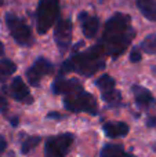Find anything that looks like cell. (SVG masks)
<instances>
[{
  "instance_id": "obj_1",
  "label": "cell",
  "mask_w": 156,
  "mask_h": 157,
  "mask_svg": "<svg viewBox=\"0 0 156 157\" xmlns=\"http://www.w3.org/2000/svg\"><path fill=\"white\" fill-rule=\"evenodd\" d=\"M134 37L135 29L131 25V17L129 14L115 13L105 22L102 36L96 46L105 57L118 59L131 46Z\"/></svg>"
},
{
  "instance_id": "obj_2",
  "label": "cell",
  "mask_w": 156,
  "mask_h": 157,
  "mask_svg": "<svg viewBox=\"0 0 156 157\" xmlns=\"http://www.w3.org/2000/svg\"><path fill=\"white\" fill-rule=\"evenodd\" d=\"M53 94L62 95L64 108L71 113H87L98 116V103L91 92L86 91L77 78H66L64 75H57L51 84Z\"/></svg>"
},
{
  "instance_id": "obj_3",
  "label": "cell",
  "mask_w": 156,
  "mask_h": 157,
  "mask_svg": "<svg viewBox=\"0 0 156 157\" xmlns=\"http://www.w3.org/2000/svg\"><path fill=\"white\" fill-rule=\"evenodd\" d=\"M105 58L107 57L101 52V50L94 44L86 51L72 52L71 57L61 63L58 73L64 76L68 73H79L80 76L91 77L105 69Z\"/></svg>"
},
{
  "instance_id": "obj_4",
  "label": "cell",
  "mask_w": 156,
  "mask_h": 157,
  "mask_svg": "<svg viewBox=\"0 0 156 157\" xmlns=\"http://www.w3.org/2000/svg\"><path fill=\"white\" fill-rule=\"evenodd\" d=\"M35 17L37 33L46 35L60 18V0H39Z\"/></svg>"
},
{
  "instance_id": "obj_5",
  "label": "cell",
  "mask_w": 156,
  "mask_h": 157,
  "mask_svg": "<svg viewBox=\"0 0 156 157\" xmlns=\"http://www.w3.org/2000/svg\"><path fill=\"white\" fill-rule=\"evenodd\" d=\"M7 29L10 32L11 37L14 39L18 46L21 47H32L35 43L33 39V33L30 26L25 22V19H22L21 17H18L14 13H7L4 17Z\"/></svg>"
},
{
  "instance_id": "obj_6",
  "label": "cell",
  "mask_w": 156,
  "mask_h": 157,
  "mask_svg": "<svg viewBox=\"0 0 156 157\" xmlns=\"http://www.w3.org/2000/svg\"><path fill=\"white\" fill-rule=\"evenodd\" d=\"M75 142L72 132H62L47 136L44 142V157H66Z\"/></svg>"
},
{
  "instance_id": "obj_7",
  "label": "cell",
  "mask_w": 156,
  "mask_h": 157,
  "mask_svg": "<svg viewBox=\"0 0 156 157\" xmlns=\"http://www.w3.org/2000/svg\"><path fill=\"white\" fill-rule=\"evenodd\" d=\"M97 88L101 92V98L108 106L111 108H119L123 103V98L118 88H116V81L112 76L108 73L101 75L96 80Z\"/></svg>"
},
{
  "instance_id": "obj_8",
  "label": "cell",
  "mask_w": 156,
  "mask_h": 157,
  "mask_svg": "<svg viewBox=\"0 0 156 157\" xmlns=\"http://www.w3.org/2000/svg\"><path fill=\"white\" fill-rule=\"evenodd\" d=\"M72 37H73V24L71 18H58L54 28V40L60 54H66L71 48Z\"/></svg>"
},
{
  "instance_id": "obj_9",
  "label": "cell",
  "mask_w": 156,
  "mask_h": 157,
  "mask_svg": "<svg viewBox=\"0 0 156 157\" xmlns=\"http://www.w3.org/2000/svg\"><path fill=\"white\" fill-rule=\"evenodd\" d=\"M55 65L50 59L44 57H37L35 62L28 68L26 71V80L32 87H39L40 81L46 76L53 75L55 72Z\"/></svg>"
},
{
  "instance_id": "obj_10",
  "label": "cell",
  "mask_w": 156,
  "mask_h": 157,
  "mask_svg": "<svg viewBox=\"0 0 156 157\" xmlns=\"http://www.w3.org/2000/svg\"><path fill=\"white\" fill-rule=\"evenodd\" d=\"M7 95L17 102L24 103V105H32L33 103V97L29 91V87L24 81V78L19 76L11 78L7 87Z\"/></svg>"
},
{
  "instance_id": "obj_11",
  "label": "cell",
  "mask_w": 156,
  "mask_h": 157,
  "mask_svg": "<svg viewBox=\"0 0 156 157\" xmlns=\"http://www.w3.org/2000/svg\"><path fill=\"white\" fill-rule=\"evenodd\" d=\"M77 19L80 22V28H82V32L86 39H94L98 35L101 21L97 15H93L87 11H82L77 15Z\"/></svg>"
},
{
  "instance_id": "obj_12",
  "label": "cell",
  "mask_w": 156,
  "mask_h": 157,
  "mask_svg": "<svg viewBox=\"0 0 156 157\" xmlns=\"http://www.w3.org/2000/svg\"><path fill=\"white\" fill-rule=\"evenodd\" d=\"M131 92L137 108L142 109V110H148V109L156 106V98L146 87L141 86V84H133Z\"/></svg>"
},
{
  "instance_id": "obj_13",
  "label": "cell",
  "mask_w": 156,
  "mask_h": 157,
  "mask_svg": "<svg viewBox=\"0 0 156 157\" xmlns=\"http://www.w3.org/2000/svg\"><path fill=\"white\" fill-rule=\"evenodd\" d=\"M102 131L108 138H124V136L129 135L130 132V127L127 123L124 121H115V120H111V121H105L102 123Z\"/></svg>"
},
{
  "instance_id": "obj_14",
  "label": "cell",
  "mask_w": 156,
  "mask_h": 157,
  "mask_svg": "<svg viewBox=\"0 0 156 157\" xmlns=\"http://www.w3.org/2000/svg\"><path fill=\"white\" fill-rule=\"evenodd\" d=\"M99 157H137L133 153L127 152L120 144H105L102 146Z\"/></svg>"
},
{
  "instance_id": "obj_15",
  "label": "cell",
  "mask_w": 156,
  "mask_h": 157,
  "mask_svg": "<svg viewBox=\"0 0 156 157\" xmlns=\"http://www.w3.org/2000/svg\"><path fill=\"white\" fill-rule=\"evenodd\" d=\"M140 13L148 21L156 22V0H135Z\"/></svg>"
},
{
  "instance_id": "obj_16",
  "label": "cell",
  "mask_w": 156,
  "mask_h": 157,
  "mask_svg": "<svg viewBox=\"0 0 156 157\" xmlns=\"http://www.w3.org/2000/svg\"><path fill=\"white\" fill-rule=\"evenodd\" d=\"M17 72V65L8 58L0 59V84H3L7 78H10Z\"/></svg>"
},
{
  "instance_id": "obj_17",
  "label": "cell",
  "mask_w": 156,
  "mask_h": 157,
  "mask_svg": "<svg viewBox=\"0 0 156 157\" xmlns=\"http://www.w3.org/2000/svg\"><path fill=\"white\" fill-rule=\"evenodd\" d=\"M138 47H140V50L142 51V54L156 55V32L146 36L140 43Z\"/></svg>"
},
{
  "instance_id": "obj_18",
  "label": "cell",
  "mask_w": 156,
  "mask_h": 157,
  "mask_svg": "<svg viewBox=\"0 0 156 157\" xmlns=\"http://www.w3.org/2000/svg\"><path fill=\"white\" fill-rule=\"evenodd\" d=\"M41 142V136L40 135H29L22 141L21 144V153L22 155H29L36 146Z\"/></svg>"
},
{
  "instance_id": "obj_19",
  "label": "cell",
  "mask_w": 156,
  "mask_h": 157,
  "mask_svg": "<svg viewBox=\"0 0 156 157\" xmlns=\"http://www.w3.org/2000/svg\"><path fill=\"white\" fill-rule=\"evenodd\" d=\"M8 99H7V87H4V83L0 84V113L8 116Z\"/></svg>"
},
{
  "instance_id": "obj_20",
  "label": "cell",
  "mask_w": 156,
  "mask_h": 157,
  "mask_svg": "<svg viewBox=\"0 0 156 157\" xmlns=\"http://www.w3.org/2000/svg\"><path fill=\"white\" fill-rule=\"evenodd\" d=\"M141 59H142V51L140 50V47L138 46L133 47L130 50V61L133 63H138V62H141Z\"/></svg>"
},
{
  "instance_id": "obj_21",
  "label": "cell",
  "mask_w": 156,
  "mask_h": 157,
  "mask_svg": "<svg viewBox=\"0 0 156 157\" xmlns=\"http://www.w3.org/2000/svg\"><path fill=\"white\" fill-rule=\"evenodd\" d=\"M46 117L47 119H51V120H64V119H66V116H64V114H61V113H57V112H49Z\"/></svg>"
},
{
  "instance_id": "obj_22",
  "label": "cell",
  "mask_w": 156,
  "mask_h": 157,
  "mask_svg": "<svg viewBox=\"0 0 156 157\" xmlns=\"http://www.w3.org/2000/svg\"><path fill=\"white\" fill-rule=\"evenodd\" d=\"M145 124H146L148 128H155L156 127V116L155 114H149V116L146 117Z\"/></svg>"
},
{
  "instance_id": "obj_23",
  "label": "cell",
  "mask_w": 156,
  "mask_h": 157,
  "mask_svg": "<svg viewBox=\"0 0 156 157\" xmlns=\"http://www.w3.org/2000/svg\"><path fill=\"white\" fill-rule=\"evenodd\" d=\"M7 149V141H6L4 136L0 135V156L3 155V152Z\"/></svg>"
},
{
  "instance_id": "obj_24",
  "label": "cell",
  "mask_w": 156,
  "mask_h": 157,
  "mask_svg": "<svg viewBox=\"0 0 156 157\" xmlns=\"http://www.w3.org/2000/svg\"><path fill=\"white\" fill-rule=\"evenodd\" d=\"M8 121H10V124L13 125V127H17V125L19 124V117L18 116H7Z\"/></svg>"
},
{
  "instance_id": "obj_25",
  "label": "cell",
  "mask_w": 156,
  "mask_h": 157,
  "mask_svg": "<svg viewBox=\"0 0 156 157\" xmlns=\"http://www.w3.org/2000/svg\"><path fill=\"white\" fill-rule=\"evenodd\" d=\"M4 55V44L0 41V57H3Z\"/></svg>"
},
{
  "instance_id": "obj_26",
  "label": "cell",
  "mask_w": 156,
  "mask_h": 157,
  "mask_svg": "<svg viewBox=\"0 0 156 157\" xmlns=\"http://www.w3.org/2000/svg\"><path fill=\"white\" fill-rule=\"evenodd\" d=\"M154 150H155V152H156V144L154 145Z\"/></svg>"
},
{
  "instance_id": "obj_27",
  "label": "cell",
  "mask_w": 156,
  "mask_h": 157,
  "mask_svg": "<svg viewBox=\"0 0 156 157\" xmlns=\"http://www.w3.org/2000/svg\"><path fill=\"white\" fill-rule=\"evenodd\" d=\"M152 69H154V72H155V73H156V68H152Z\"/></svg>"
},
{
  "instance_id": "obj_28",
  "label": "cell",
  "mask_w": 156,
  "mask_h": 157,
  "mask_svg": "<svg viewBox=\"0 0 156 157\" xmlns=\"http://www.w3.org/2000/svg\"><path fill=\"white\" fill-rule=\"evenodd\" d=\"M2 2H3V0H0V4H2Z\"/></svg>"
}]
</instances>
